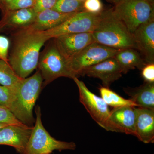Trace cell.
<instances>
[{
    "label": "cell",
    "instance_id": "9",
    "mask_svg": "<svg viewBox=\"0 0 154 154\" xmlns=\"http://www.w3.org/2000/svg\"><path fill=\"white\" fill-rule=\"evenodd\" d=\"M79 88L80 102L86 108L93 119L99 126L107 131L110 111L101 97L96 96L87 88L84 82L74 78Z\"/></svg>",
    "mask_w": 154,
    "mask_h": 154
},
{
    "label": "cell",
    "instance_id": "18",
    "mask_svg": "<svg viewBox=\"0 0 154 154\" xmlns=\"http://www.w3.org/2000/svg\"><path fill=\"white\" fill-rule=\"evenodd\" d=\"M114 57L123 74L136 69L141 70L147 64L137 50L132 48L119 50Z\"/></svg>",
    "mask_w": 154,
    "mask_h": 154
},
{
    "label": "cell",
    "instance_id": "10",
    "mask_svg": "<svg viewBox=\"0 0 154 154\" xmlns=\"http://www.w3.org/2000/svg\"><path fill=\"white\" fill-rule=\"evenodd\" d=\"M52 38L60 52L67 60L95 42L92 33L64 34Z\"/></svg>",
    "mask_w": 154,
    "mask_h": 154
},
{
    "label": "cell",
    "instance_id": "28",
    "mask_svg": "<svg viewBox=\"0 0 154 154\" xmlns=\"http://www.w3.org/2000/svg\"><path fill=\"white\" fill-rule=\"evenodd\" d=\"M10 42L6 36H0V60L8 62V53Z\"/></svg>",
    "mask_w": 154,
    "mask_h": 154
},
{
    "label": "cell",
    "instance_id": "32",
    "mask_svg": "<svg viewBox=\"0 0 154 154\" xmlns=\"http://www.w3.org/2000/svg\"><path fill=\"white\" fill-rule=\"evenodd\" d=\"M9 125V124H5V123H1L0 122V129L3 128L7 125Z\"/></svg>",
    "mask_w": 154,
    "mask_h": 154
},
{
    "label": "cell",
    "instance_id": "15",
    "mask_svg": "<svg viewBox=\"0 0 154 154\" xmlns=\"http://www.w3.org/2000/svg\"><path fill=\"white\" fill-rule=\"evenodd\" d=\"M33 127L9 125L0 129V145L11 146L19 154L24 152Z\"/></svg>",
    "mask_w": 154,
    "mask_h": 154
},
{
    "label": "cell",
    "instance_id": "13",
    "mask_svg": "<svg viewBox=\"0 0 154 154\" xmlns=\"http://www.w3.org/2000/svg\"><path fill=\"white\" fill-rule=\"evenodd\" d=\"M123 72L114 57L89 67L84 70L80 76H85L99 79L103 87L109 88L112 83L119 79Z\"/></svg>",
    "mask_w": 154,
    "mask_h": 154
},
{
    "label": "cell",
    "instance_id": "16",
    "mask_svg": "<svg viewBox=\"0 0 154 154\" xmlns=\"http://www.w3.org/2000/svg\"><path fill=\"white\" fill-rule=\"evenodd\" d=\"M135 135L144 143L154 142V110L135 107Z\"/></svg>",
    "mask_w": 154,
    "mask_h": 154
},
{
    "label": "cell",
    "instance_id": "22",
    "mask_svg": "<svg viewBox=\"0 0 154 154\" xmlns=\"http://www.w3.org/2000/svg\"><path fill=\"white\" fill-rule=\"evenodd\" d=\"M84 1L58 0L52 9L63 14H69L84 11Z\"/></svg>",
    "mask_w": 154,
    "mask_h": 154
},
{
    "label": "cell",
    "instance_id": "12",
    "mask_svg": "<svg viewBox=\"0 0 154 154\" xmlns=\"http://www.w3.org/2000/svg\"><path fill=\"white\" fill-rule=\"evenodd\" d=\"M132 34L134 48L146 63H154V18L142 24Z\"/></svg>",
    "mask_w": 154,
    "mask_h": 154
},
{
    "label": "cell",
    "instance_id": "11",
    "mask_svg": "<svg viewBox=\"0 0 154 154\" xmlns=\"http://www.w3.org/2000/svg\"><path fill=\"white\" fill-rule=\"evenodd\" d=\"M135 107L125 106L110 111L107 131L135 135Z\"/></svg>",
    "mask_w": 154,
    "mask_h": 154
},
{
    "label": "cell",
    "instance_id": "2",
    "mask_svg": "<svg viewBox=\"0 0 154 154\" xmlns=\"http://www.w3.org/2000/svg\"><path fill=\"white\" fill-rule=\"evenodd\" d=\"M43 79L39 70L28 78L21 79L12 86L14 99L11 112L23 124L30 125L35 122L33 107L42 89Z\"/></svg>",
    "mask_w": 154,
    "mask_h": 154
},
{
    "label": "cell",
    "instance_id": "17",
    "mask_svg": "<svg viewBox=\"0 0 154 154\" xmlns=\"http://www.w3.org/2000/svg\"><path fill=\"white\" fill-rule=\"evenodd\" d=\"M75 14H63L52 9L41 11L37 13L33 23L22 30L36 32L49 30L62 24Z\"/></svg>",
    "mask_w": 154,
    "mask_h": 154
},
{
    "label": "cell",
    "instance_id": "4",
    "mask_svg": "<svg viewBox=\"0 0 154 154\" xmlns=\"http://www.w3.org/2000/svg\"><path fill=\"white\" fill-rule=\"evenodd\" d=\"M112 11L133 33L142 24L154 18L153 1L120 0Z\"/></svg>",
    "mask_w": 154,
    "mask_h": 154
},
{
    "label": "cell",
    "instance_id": "33",
    "mask_svg": "<svg viewBox=\"0 0 154 154\" xmlns=\"http://www.w3.org/2000/svg\"><path fill=\"white\" fill-rule=\"evenodd\" d=\"M79 1H85V0H79Z\"/></svg>",
    "mask_w": 154,
    "mask_h": 154
},
{
    "label": "cell",
    "instance_id": "23",
    "mask_svg": "<svg viewBox=\"0 0 154 154\" xmlns=\"http://www.w3.org/2000/svg\"><path fill=\"white\" fill-rule=\"evenodd\" d=\"M14 95L12 87L0 86V106L12 110Z\"/></svg>",
    "mask_w": 154,
    "mask_h": 154
},
{
    "label": "cell",
    "instance_id": "6",
    "mask_svg": "<svg viewBox=\"0 0 154 154\" xmlns=\"http://www.w3.org/2000/svg\"><path fill=\"white\" fill-rule=\"evenodd\" d=\"M37 67L43 79V87L60 77L76 78L69 67L66 60L58 49L54 39L40 53Z\"/></svg>",
    "mask_w": 154,
    "mask_h": 154
},
{
    "label": "cell",
    "instance_id": "8",
    "mask_svg": "<svg viewBox=\"0 0 154 154\" xmlns=\"http://www.w3.org/2000/svg\"><path fill=\"white\" fill-rule=\"evenodd\" d=\"M102 12L98 14H92L85 11L78 12L62 24L45 31L44 33L51 39L64 34L93 33L101 20Z\"/></svg>",
    "mask_w": 154,
    "mask_h": 154
},
{
    "label": "cell",
    "instance_id": "29",
    "mask_svg": "<svg viewBox=\"0 0 154 154\" xmlns=\"http://www.w3.org/2000/svg\"><path fill=\"white\" fill-rule=\"evenodd\" d=\"M141 75L145 82L154 83V63L146 64L141 69Z\"/></svg>",
    "mask_w": 154,
    "mask_h": 154
},
{
    "label": "cell",
    "instance_id": "31",
    "mask_svg": "<svg viewBox=\"0 0 154 154\" xmlns=\"http://www.w3.org/2000/svg\"><path fill=\"white\" fill-rule=\"evenodd\" d=\"M108 2L113 4L114 5H116L120 1V0H106Z\"/></svg>",
    "mask_w": 154,
    "mask_h": 154
},
{
    "label": "cell",
    "instance_id": "14",
    "mask_svg": "<svg viewBox=\"0 0 154 154\" xmlns=\"http://www.w3.org/2000/svg\"><path fill=\"white\" fill-rule=\"evenodd\" d=\"M36 15L33 8L5 11L0 20V33L9 31L13 34L24 30L33 23Z\"/></svg>",
    "mask_w": 154,
    "mask_h": 154
},
{
    "label": "cell",
    "instance_id": "5",
    "mask_svg": "<svg viewBox=\"0 0 154 154\" xmlns=\"http://www.w3.org/2000/svg\"><path fill=\"white\" fill-rule=\"evenodd\" d=\"M36 119L30 138L22 154H51L55 150H74L76 145L74 142L57 140L50 135L45 128L41 119L40 108L35 109Z\"/></svg>",
    "mask_w": 154,
    "mask_h": 154
},
{
    "label": "cell",
    "instance_id": "30",
    "mask_svg": "<svg viewBox=\"0 0 154 154\" xmlns=\"http://www.w3.org/2000/svg\"><path fill=\"white\" fill-rule=\"evenodd\" d=\"M12 0H0L1 3L2 5V6L4 9L9 4V3L11 2Z\"/></svg>",
    "mask_w": 154,
    "mask_h": 154
},
{
    "label": "cell",
    "instance_id": "21",
    "mask_svg": "<svg viewBox=\"0 0 154 154\" xmlns=\"http://www.w3.org/2000/svg\"><path fill=\"white\" fill-rule=\"evenodd\" d=\"M16 75L9 63L0 60V84L12 87L21 79Z\"/></svg>",
    "mask_w": 154,
    "mask_h": 154
},
{
    "label": "cell",
    "instance_id": "3",
    "mask_svg": "<svg viewBox=\"0 0 154 154\" xmlns=\"http://www.w3.org/2000/svg\"><path fill=\"white\" fill-rule=\"evenodd\" d=\"M92 33L96 42L107 47L116 49L134 48L132 33L115 17L112 8L103 11L101 20Z\"/></svg>",
    "mask_w": 154,
    "mask_h": 154
},
{
    "label": "cell",
    "instance_id": "26",
    "mask_svg": "<svg viewBox=\"0 0 154 154\" xmlns=\"http://www.w3.org/2000/svg\"><path fill=\"white\" fill-rule=\"evenodd\" d=\"M83 8L84 11L94 14H99L104 11L101 0H85Z\"/></svg>",
    "mask_w": 154,
    "mask_h": 154
},
{
    "label": "cell",
    "instance_id": "19",
    "mask_svg": "<svg viewBox=\"0 0 154 154\" xmlns=\"http://www.w3.org/2000/svg\"><path fill=\"white\" fill-rule=\"evenodd\" d=\"M124 91L138 107L154 110V83L145 82L140 87L125 88Z\"/></svg>",
    "mask_w": 154,
    "mask_h": 154
},
{
    "label": "cell",
    "instance_id": "20",
    "mask_svg": "<svg viewBox=\"0 0 154 154\" xmlns=\"http://www.w3.org/2000/svg\"><path fill=\"white\" fill-rule=\"evenodd\" d=\"M101 98L105 101L108 106L114 108L131 106L138 107L131 99H124L110 88L105 87H101L99 88Z\"/></svg>",
    "mask_w": 154,
    "mask_h": 154
},
{
    "label": "cell",
    "instance_id": "27",
    "mask_svg": "<svg viewBox=\"0 0 154 154\" xmlns=\"http://www.w3.org/2000/svg\"><path fill=\"white\" fill-rule=\"evenodd\" d=\"M58 0H35L33 8L36 13L54 8Z\"/></svg>",
    "mask_w": 154,
    "mask_h": 154
},
{
    "label": "cell",
    "instance_id": "1",
    "mask_svg": "<svg viewBox=\"0 0 154 154\" xmlns=\"http://www.w3.org/2000/svg\"><path fill=\"white\" fill-rule=\"evenodd\" d=\"M13 36L8 62L18 77L25 79L37 68L40 50L51 38L44 31L21 30Z\"/></svg>",
    "mask_w": 154,
    "mask_h": 154
},
{
    "label": "cell",
    "instance_id": "34",
    "mask_svg": "<svg viewBox=\"0 0 154 154\" xmlns=\"http://www.w3.org/2000/svg\"><path fill=\"white\" fill-rule=\"evenodd\" d=\"M151 1H153V0H151Z\"/></svg>",
    "mask_w": 154,
    "mask_h": 154
},
{
    "label": "cell",
    "instance_id": "24",
    "mask_svg": "<svg viewBox=\"0 0 154 154\" xmlns=\"http://www.w3.org/2000/svg\"><path fill=\"white\" fill-rule=\"evenodd\" d=\"M0 122L19 126H27L18 120L10 110L2 106H0Z\"/></svg>",
    "mask_w": 154,
    "mask_h": 154
},
{
    "label": "cell",
    "instance_id": "25",
    "mask_svg": "<svg viewBox=\"0 0 154 154\" xmlns=\"http://www.w3.org/2000/svg\"><path fill=\"white\" fill-rule=\"evenodd\" d=\"M35 2V0H12L4 9V11L32 8Z\"/></svg>",
    "mask_w": 154,
    "mask_h": 154
},
{
    "label": "cell",
    "instance_id": "7",
    "mask_svg": "<svg viewBox=\"0 0 154 154\" xmlns=\"http://www.w3.org/2000/svg\"><path fill=\"white\" fill-rule=\"evenodd\" d=\"M119 50L95 42L67 61L71 70L75 77L78 78L86 69L107 59L114 57Z\"/></svg>",
    "mask_w": 154,
    "mask_h": 154
}]
</instances>
